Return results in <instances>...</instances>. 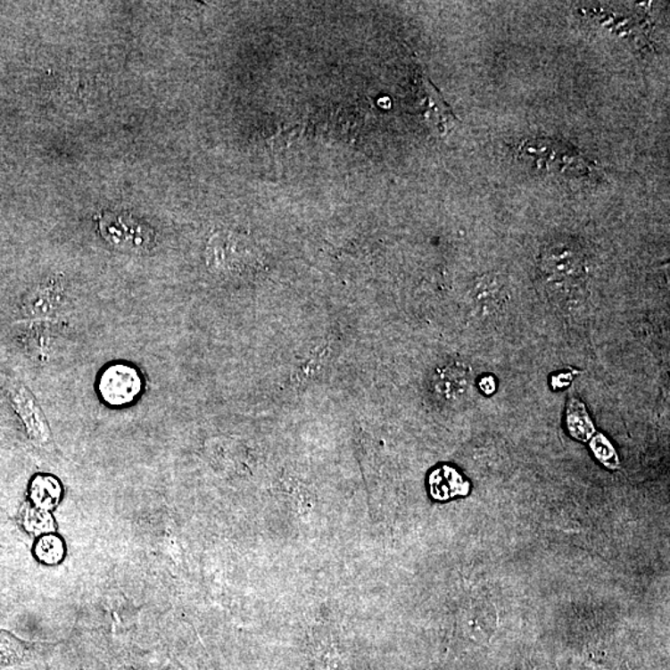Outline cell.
<instances>
[{"label": "cell", "instance_id": "6da1fadb", "mask_svg": "<svg viewBox=\"0 0 670 670\" xmlns=\"http://www.w3.org/2000/svg\"><path fill=\"white\" fill-rule=\"evenodd\" d=\"M539 269L549 294L558 301L576 300L585 287V256L576 244H551L540 257Z\"/></svg>", "mask_w": 670, "mask_h": 670}, {"label": "cell", "instance_id": "7a4b0ae2", "mask_svg": "<svg viewBox=\"0 0 670 670\" xmlns=\"http://www.w3.org/2000/svg\"><path fill=\"white\" fill-rule=\"evenodd\" d=\"M98 392L108 405H129L142 392V377L131 365H111L101 374Z\"/></svg>", "mask_w": 670, "mask_h": 670}, {"label": "cell", "instance_id": "3957f363", "mask_svg": "<svg viewBox=\"0 0 670 670\" xmlns=\"http://www.w3.org/2000/svg\"><path fill=\"white\" fill-rule=\"evenodd\" d=\"M101 230L108 243L123 250H145L153 240V235L147 227L123 216L103 218Z\"/></svg>", "mask_w": 670, "mask_h": 670}, {"label": "cell", "instance_id": "277c9868", "mask_svg": "<svg viewBox=\"0 0 670 670\" xmlns=\"http://www.w3.org/2000/svg\"><path fill=\"white\" fill-rule=\"evenodd\" d=\"M11 398L12 405L24 422L29 437L40 446H49L53 443L52 431L31 393L27 387L12 386Z\"/></svg>", "mask_w": 670, "mask_h": 670}, {"label": "cell", "instance_id": "5b68a950", "mask_svg": "<svg viewBox=\"0 0 670 670\" xmlns=\"http://www.w3.org/2000/svg\"><path fill=\"white\" fill-rule=\"evenodd\" d=\"M472 385V371L468 365L452 363L441 368L434 376V389L438 395L449 401H456L468 393Z\"/></svg>", "mask_w": 670, "mask_h": 670}, {"label": "cell", "instance_id": "8992f818", "mask_svg": "<svg viewBox=\"0 0 670 670\" xmlns=\"http://www.w3.org/2000/svg\"><path fill=\"white\" fill-rule=\"evenodd\" d=\"M431 494L434 500H447L457 495H466L469 492L468 482L451 467H441L430 477Z\"/></svg>", "mask_w": 670, "mask_h": 670}, {"label": "cell", "instance_id": "52a82bcc", "mask_svg": "<svg viewBox=\"0 0 670 670\" xmlns=\"http://www.w3.org/2000/svg\"><path fill=\"white\" fill-rule=\"evenodd\" d=\"M422 87H424L427 98V110L426 113H425L426 114L427 122L436 131L446 133L457 122L455 114H453L449 104L444 103L440 92L432 85L430 80H425Z\"/></svg>", "mask_w": 670, "mask_h": 670}, {"label": "cell", "instance_id": "ba28073f", "mask_svg": "<svg viewBox=\"0 0 670 670\" xmlns=\"http://www.w3.org/2000/svg\"><path fill=\"white\" fill-rule=\"evenodd\" d=\"M567 426L568 434L575 440L586 443L595 434V426L590 418L589 412L579 399L571 398L568 400L567 411Z\"/></svg>", "mask_w": 670, "mask_h": 670}, {"label": "cell", "instance_id": "9c48e42d", "mask_svg": "<svg viewBox=\"0 0 670 670\" xmlns=\"http://www.w3.org/2000/svg\"><path fill=\"white\" fill-rule=\"evenodd\" d=\"M62 498V487L52 476H39L31 484V500L40 509H56Z\"/></svg>", "mask_w": 670, "mask_h": 670}, {"label": "cell", "instance_id": "30bf717a", "mask_svg": "<svg viewBox=\"0 0 670 670\" xmlns=\"http://www.w3.org/2000/svg\"><path fill=\"white\" fill-rule=\"evenodd\" d=\"M34 554L41 564L55 567L62 564L66 557V546L63 540L57 534L41 535L35 544Z\"/></svg>", "mask_w": 670, "mask_h": 670}, {"label": "cell", "instance_id": "8fae6325", "mask_svg": "<svg viewBox=\"0 0 670 670\" xmlns=\"http://www.w3.org/2000/svg\"><path fill=\"white\" fill-rule=\"evenodd\" d=\"M62 288L56 282H52L47 285H43L37 292L34 300L31 301L30 307L35 312L46 313L50 310H55L59 304L60 294Z\"/></svg>", "mask_w": 670, "mask_h": 670}, {"label": "cell", "instance_id": "7c38bea8", "mask_svg": "<svg viewBox=\"0 0 670 670\" xmlns=\"http://www.w3.org/2000/svg\"><path fill=\"white\" fill-rule=\"evenodd\" d=\"M591 450H592L593 455L596 459L602 463L603 466L608 467L609 469H617L619 467V459L617 452L609 443L608 438L601 434H597L592 438L590 443Z\"/></svg>", "mask_w": 670, "mask_h": 670}, {"label": "cell", "instance_id": "4fadbf2b", "mask_svg": "<svg viewBox=\"0 0 670 670\" xmlns=\"http://www.w3.org/2000/svg\"><path fill=\"white\" fill-rule=\"evenodd\" d=\"M501 294L500 285H498L497 281H489V278H485L484 282H481L476 287L475 300L481 303V306H494L493 303H498L500 297L498 294Z\"/></svg>", "mask_w": 670, "mask_h": 670}, {"label": "cell", "instance_id": "5bb4252c", "mask_svg": "<svg viewBox=\"0 0 670 670\" xmlns=\"http://www.w3.org/2000/svg\"><path fill=\"white\" fill-rule=\"evenodd\" d=\"M29 516H30V526L33 532L41 535L52 534V533L55 532L56 522L49 511L43 509L33 510Z\"/></svg>", "mask_w": 670, "mask_h": 670}]
</instances>
